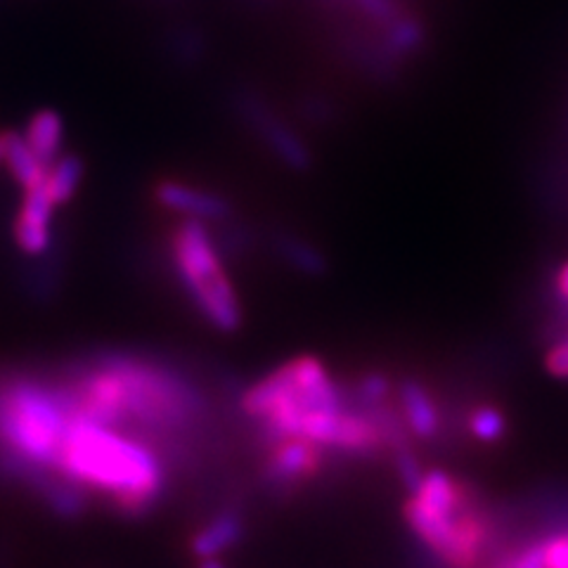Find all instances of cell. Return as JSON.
I'll return each instance as SVG.
<instances>
[{
  "label": "cell",
  "mask_w": 568,
  "mask_h": 568,
  "mask_svg": "<svg viewBox=\"0 0 568 568\" xmlns=\"http://www.w3.org/2000/svg\"><path fill=\"white\" fill-rule=\"evenodd\" d=\"M0 150H3V162L12 175V181L24 192L45 183L48 166L33 154L29 142L22 135H17L14 131L0 133Z\"/></svg>",
  "instance_id": "obj_10"
},
{
  "label": "cell",
  "mask_w": 568,
  "mask_h": 568,
  "mask_svg": "<svg viewBox=\"0 0 568 568\" xmlns=\"http://www.w3.org/2000/svg\"><path fill=\"white\" fill-rule=\"evenodd\" d=\"M24 140L29 142L33 154L39 156L45 166H50L60 156V150H62V140H64L62 116L52 110L36 112L27 123Z\"/></svg>",
  "instance_id": "obj_13"
},
{
  "label": "cell",
  "mask_w": 568,
  "mask_h": 568,
  "mask_svg": "<svg viewBox=\"0 0 568 568\" xmlns=\"http://www.w3.org/2000/svg\"><path fill=\"white\" fill-rule=\"evenodd\" d=\"M277 248H280L282 258L287 261L298 273L323 275L327 268V261H325L323 252H317V248L306 240L294 237V235H284L277 240Z\"/></svg>",
  "instance_id": "obj_17"
},
{
  "label": "cell",
  "mask_w": 568,
  "mask_h": 568,
  "mask_svg": "<svg viewBox=\"0 0 568 568\" xmlns=\"http://www.w3.org/2000/svg\"><path fill=\"white\" fill-rule=\"evenodd\" d=\"M240 112L244 114L248 126L261 135V140L284 166H290L292 171L311 169L313 156L306 142L301 140L290 123L282 121L261 98L252 93L240 95Z\"/></svg>",
  "instance_id": "obj_6"
},
{
  "label": "cell",
  "mask_w": 568,
  "mask_h": 568,
  "mask_svg": "<svg viewBox=\"0 0 568 568\" xmlns=\"http://www.w3.org/2000/svg\"><path fill=\"white\" fill-rule=\"evenodd\" d=\"M547 542V568H568V532Z\"/></svg>",
  "instance_id": "obj_23"
},
{
  "label": "cell",
  "mask_w": 568,
  "mask_h": 568,
  "mask_svg": "<svg viewBox=\"0 0 568 568\" xmlns=\"http://www.w3.org/2000/svg\"><path fill=\"white\" fill-rule=\"evenodd\" d=\"M361 396L365 403H372L377 405L379 400L386 398L388 394V379L384 375H367L363 382H361Z\"/></svg>",
  "instance_id": "obj_21"
},
{
  "label": "cell",
  "mask_w": 568,
  "mask_h": 568,
  "mask_svg": "<svg viewBox=\"0 0 568 568\" xmlns=\"http://www.w3.org/2000/svg\"><path fill=\"white\" fill-rule=\"evenodd\" d=\"M557 294L568 301V263L561 265V271L557 275Z\"/></svg>",
  "instance_id": "obj_25"
},
{
  "label": "cell",
  "mask_w": 568,
  "mask_h": 568,
  "mask_svg": "<svg viewBox=\"0 0 568 568\" xmlns=\"http://www.w3.org/2000/svg\"><path fill=\"white\" fill-rule=\"evenodd\" d=\"M415 500H419L426 509L440 511V514H457L459 511V488L446 471H429L424 474L422 486L415 493Z\"/></svg>",
  "instance_id": "obj_15"
},
{
  "label": "cell",
  "mask_w": 568,
  "mask_h": 568,
  "mask_svg": "<svg viewBox=\"0 0 568 568\" xmlns=\"http://www.w3.org/2000/svg\"><path fill=\"white\" fill-rule=\"evenodd\" d=\"M547 369L552 372L555 377L568 379V342L557 344L552 351L547 353Z\"/></svg>",
  "instance_id": "obj_24"
},
{
  "label": "cell",
  "mask_w": 568,
  "mask_h": 568,
  "mask_svg": "<svg viewBox=\"0 0 568 568\" xmlns=\"http://www.w3.org/2000/svg\"><path fill=\"white\" fill-rule=\"evenodd\" d=\"M154 200L169 211L183 213L192 221H225L230 216V204L221 194L206 192L181 181H162L154 185Z\"/></svg>",
  "instance_id": "obj_8"
},
{
  "label": "cell",
  "mask_w": 568,
  "mask_h": 568,
  "mask_svg": "<svg viewBox=\"0 0 568 568\" xmlns=\"http://www.w3.org/2000/svg\"><path fill=\"white\" fill-rule=\"evenodd\" d=\"M320 465L317 450L311 440L284 438L268 462V478L277 486H290L313 474Z\"/></svg>",
  "instance_id": "obj_9"
},
{
  "label": "cell",
  "mask_w": 568,
  "mask_h": 568,
  "mask_svg": "<svg viewBox=\"0 0 568 568\" xmlns=\"http://www.w3.org/2000/svg\"><path fill=\"white\" fill-rule=\"evenodd\" d=\"M426 39L424 27L410 14H398L394 22L384 27V48L390 58H410Z\"/></svg>",
  "instance_id": "obj_16"
},
{
  "label": "cell",
  "mask_w": 568,
  "mask_h": 568,
  "mask_svg": "<svg viewBox=\"0 0 568 568\" xmlns=\"http://www.w3.org/2000/svg\"><path fill=\"white\" fill-rule=\"evenodd\" d=\"M52 209L55 204L48 197L45 183L24 192L22 206L12 223L14 244L20 246L22 254L33 258L48 254L52 246Z\"/></svg>",
  "instance_id": "obj_7"
},
{
  "label": "cell",
  "mask_w": 568,
  "mask_h": 568,
  "mask_svg": "<svg viewBox=\"0 0 568 568\" xmlns=\"http://www.w3.org/2000/svg\"><path fill=\"white\" fill-rule=\"evenodd\" d=\"M396 469H398V476H400L403 486L415 495L419 490V486H422V478H424L417 457L407 448L398 450V455H396Z\"/></svg>",
  "instance_id": "obj_20"
},
{
  "label": "cell",
  "mask_w": 568,
  "mask_h": 568,
  "mask_svg": "<svg viewBox=\"0 0 568 568\" xmlns=\"http://www.w3.org/2000/svg\"><path fill=\"white\" fill-rule=\"evenodd\" d=\"M469 429L474 438L484 443H495L505 436L507 419L500 410H497V407H478L469 419Z\"/></svg>",
  "instance_id": "obj_18"
},
{
  "label": "cell",
  "mask_w": 568,
  "mask_h": 568,
  "mask_svg": "<svg viewBox=\"0 0 568 568\" xmlns=\"http://www.w3.org/2000/svg\"><path fill=\"white\" fill-rule=\"evenodd\" d=\"M83 178V162L77 154H60L45 171V190L55 206H67L77 197Z\"/></svg>",
  "instance_id": "obj_14"
},
{
  "label": "cell",
  "mask_w": 568,
  "mask_h": 568,
  "mask_svg": "<svg viewBox=\"0 0 568 568\" xmlns=\"http://www.w3.org/2000/svg\"><path fill=\"white\" fill-rule=\"evenodd\" d=\"M171 256L178 277L206 323L223 334L237 332L244 323L240 296L202 221L190 219L173 230Z\"/></svg>",
  "instance_id": "obj_3"
},
{
  "label": "cell",
  "mask_w": 568,
  "mask_h": 568,
  "mask_svg": "<svg viewBox=\"0 0 568 568\" xmlns=\"http://www.w3.org/2000/svg\"><path fill=\"white\" fill-rule=\"evenodd\" d=\"M405 519L417 536L448 564L467 568L476 559L484 530L474 519H465L459 514L432 511L415 497L405 507Z\"/></svg>",
  "instance_id": "obj_5"
},
{
  "label": "cell",
  "mask_w": 568,
  "mask_h": 568,
  "mask_svg": "<svg viewBox=\"0 0 568 568\" xmlns=\"http://www.w3.org/2000/svg\"><path fill=\"white\" fill-rule=\"evenodd\" d=\"M116 369L123 386V422L131 419L150 429H178L197 413V398L171 372L145 361L106 358Z\"/></svg>",
  "instance_id": "obj_4"
},
{
  "label": "cell",
  "mask_w": 568,
  "mask_h": 568,
  "mask_svg": "<svg viewBox=\"0 0 568 568\" xmlns=\"http://www.w3.org/2000/svg\"><path fill=\"white\" fill-rule=\"evenodd\" d=\"M509 568H547V542H536L524 549Z\"/></svg>",
  "instance_id": "obj_22"
},
{
  "label": "cell",
  "mask_w": 568,
  "mask_h": 568,
  "mask_svg": "<svg viewBox=\"0 0 568 568\" xmlns=\"http://www.w3.org/2000/svg\"><path fill=\"white\" fill-rule=\"evenodd\" d=\"M74 415L64 386L14 377L0 382V465L31 484L55 471Z\"/></svg>",
  "instance_id": "obj_2"
},
{
  "label": "cell",
  "mask_w": 568,
  "mask_h": 568,
  "mask_svg": "<svg viewBox=\"0 0 568 568\" xmlns=\"http://www.w3.org/2000/svg\"><path fill=\"white\" fill-rule=\"evenodd\" d=\"M200 568H225V566L219 559H204Z\"/></svg>",
  "instance_id": "obj_26"
},
{
  "label": "cell",
  "mask_w": 568,
  "mask_h": 568,
  "mask_svg": "<svg viewBox=\"0 0 568 568\" xmlns=\"http://www.w3.org/2000/svg\"><path fill=\"white\" fill-rule=\"evenodd\" d=\"M55 471L129 517L150 511L166 486L162 459L145 443L81 419L69 426Z\"/></svg>",
  "instance_id": "obj_1"
},
{
  "label": "cell",
  "mask_w": 568,
  "mask_h": 568,
  "mask_svg": "<svg viewBox=\"0 0 568 568\" xmlns=\"http://www.w3.org/2000/svg\"><path fill=\"white\" fill-rule=\"evenodd\" d=\"M0 162H3V150H0Z\"/></svg>",
  "instance_id": "obj_27"
},
{
  "label": "cell",
  "mask_w": 568,
  "mask_h": 568,
  "mask_svg": "<svg viewBox=\"0 0 568 568\" xmlns=\"http://www.w3.org/2000/svg\"><path fill=\"white\" fill-rule=\"evenodd\" d=\"M348 3L358 8L363 14H367L369 20H375L384 27L388 22H394L398 14H403V10H400L396 0H348Z\"/></svg>",
  "instance_id": "obj_19"
},
{
  "label": "cell",
  "mask_w": 568,
  "mask_h": 568,
  "mask_svg": "<svg viewBox=\"0 0 568 568\" xmlns=\"http://www.w3.org/2000/svg\"><path fill=\"white\" fill-rule=\"evenodd\" d=\"M400 407L407 426L417 438H432L438 432V410L436 403L422 384L403 382L400 384Z\"/></svg>",
  "instance_id": "obj_12"
},
{
  "label": "cell",
  "mask_w": 568,
  "mask_h": 568,
  "mask_svg": "<svg viewBox=\"0 0 568 568\" xmlns=\"http://www.w3.org/2000/svg\"><path fill=\"white\" fill-rule=\"evenodd\" d=\"M242 532H244V526H242L240 514L223 511L192 538L190 542L192 555L202 561L216 559L219 555L225 552V549L235 547L242 540Z\"/></svg>",
  "instance_id": "obj_11"
}]
</instances>
